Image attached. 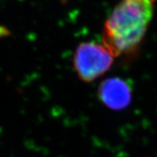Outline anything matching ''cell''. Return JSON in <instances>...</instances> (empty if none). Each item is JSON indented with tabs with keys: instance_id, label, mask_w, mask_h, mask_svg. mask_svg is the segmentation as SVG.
Segmentation results:
<instances>
[{
	"instance_id": "6da1fadb",
	"label": "cell",
	"mask_w": 157,
	"mask_h": 157,
	"mask_svg": "<svg viewBox=\"0 0 157 157\" xmlns=\"http://www.w3.org/2000/svg\"><path fill=\"white\" fill-rule=\"evenodd\" d=\"M157 0H120L103 25L102 44L115 58L136 53L152 20Z\"/></svg>"
},
{
	"instance_id": "7a4b0ae2",
	"label": "cell",
	"mask_w": 157,
	"mask_h": 157,
	"mask_svg": "<svg viewBox=\"0 0 157 157\" xmlns=\"http://www.w3.org/2000/svg\"><path fill=\"white\" fill-rule=\"evenodd\" d=\"M114 57L102 43L84 42L77 46L73 56V67L78 78L84 83H92L108 72Z\"/></svg>"
},
{
	"instance_id": "3957f363",
	"label": "cell",
	"mask_w": 157,
	"mask_h": 157,
	"mask_svg": "<svg viewBox=\"0 0 157 157\" xmlns=\"http://www.w3.org/2000/svg\"><path fill=\"white\" fill-rule=\"evenodd\" d=\"M98 95L102 103L108 108L122 110L132 100V90L126 81L118 77L107 78L98 89Z\"/></svg>"
}]
</instances>
